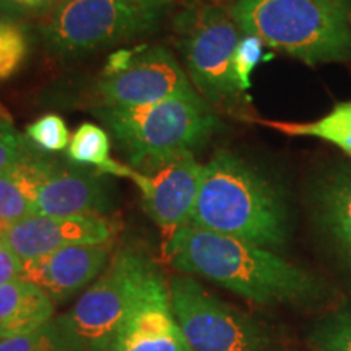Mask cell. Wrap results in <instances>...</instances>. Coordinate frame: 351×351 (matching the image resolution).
I'll return each instance as SVG.
<instances>
[{"instance_id":"9a60e30c","label":"cell","mask_w":351,"mask_h":351,"mask_svg":"<svg viewBox=\"0 0 351 351\" xmlns=\"http://www.w3.org/2000/svg\"><path fill=\"white\" fill-rule=\"evenodd\" d=\"M54 301L25 278L0 285V339L32 332L49 322Z\"/></svg>"},{"instance_id":"4316f807","label":"cell","mask_w":351,"mask_h":351,"mask_svg":"<svg viewBox=\"0 0 351 351\" xmlns=\"http://www.w3.org/2000/svg\"><path fill=\"white\" fill-rule=\"evenodd\" d=\"M26 12L28 10L15 5V3L8 2V0H0V26L21 21Z\"/></svg>"},{"instance_id":"7a4b0ae2","label":"cell","mask_w":351,"mask_h":351,"mask_svg":"<svg viewBox=\"0 0 351 351\" xmlns=\"http://www.w3.org/2000/svg\"><path fill=\"white\" fill-rule=\"evenodd\" d=\"M191 225L265 249L280 247L288 238V212L278 189L225 150L204 166Z\"/></svg>"},{"instance_id":"6da1fadb","label":"cell","mask_w":351,"mask_h":351,"mask_svg":"<svg viewBox=\"0 0 351 351\" xmlns=\"http://www.w3.org/2000/svg\"><path fill=\"white\" fill-rule=\"evenodd\" d=\"M174 269L199 275L258 304L309 300L319 285L270 249L187 225L166 239Z\"/></svg>"},{"instance_id":"8fae6325","label":"cell","mask_w":351,"mask_h":351,"mask_svg":"<svg viewBox=\"0 0 351 351\" xmlns=\"http://www.w3.org/2000/svg\"><path fill=\"white\" fill-rule=\"evenodd\" d=\"M119 226L109 217H32L7 225L3 243L21 262L78 244H111Z\"/></svg>"},{"instance_id":"603a6c76","label":"cell","mask_w":351,"mask_h":351,"mask_svg":"<svg viewBox=\"0 0 351 351\" xmlns=\"http://www.w3.org/2000/svg\"><path fill=\"white\" fill-rule=\"evenodd\" d=\"M263 44L261 39L251 34L241 36V41L232 56V75L238 83L239 90L245 91L251 88V75L254 69L263 59Z\"/></svg>"},{"instance_id":"cb8c5ba5","label":"cell","mask_w":351,"mask_h":351,"mask_svg":"<svg viewBox=\"0 0 351 351\" xmlns=\"http://www.w3.org/2000/svg\"><path fill=\"white\" fill-rule=\"evenodd\" d=\"M29 150L28 140L0 112V174L19 163Z\"/></svg>"},{"instance_id":"3957f363","label":"cell","mask_w":351,"mask_h":351,"mask_svg":"<svg viewBox=\"0 0 351 351\" xmlns=\"http://www.w3.org/2000/svg\"><path fill=\"white\" fill-rule=\"evenodd\" d=\"M244 34L307 65L351 60V20L343 0H236Z\"/></svg>"},{"instance_id":"83f0119b","label":"cell","mask_w":351,"mask_h":351,"mask_svg":"<svg viewBox=\"0 0 351 351\" xmlns=\"http://www.w3.org/2000/svg\"><path fill=\"white\" fill-rule=\"evenodd\" d=\"M8 2L15 3L25 10H43V8H47L51 3H54L56 0H8Z\"/></svg>"},{"instance_id":"7402d4cb","label":"cell","mask_w":351,"mask_h":351,"mask_svg":"<svg viewBox=\"0 0 351 351\" xmlns=\"http://www.w3.org/2000/svg\"><path fill=\"white\" fill-rule=\"evenodd\" d=\"M70 134L64 119L57 114H46L26 127V140L39 152L56 153L69 147Z\"/></svg>"},{"instance_id":"ba28073f","label":"cell","mask_w":351,"mask_h":351,"mask_svg":"<svg viewBox=\"0 0 351 351\" xmlns=\"http://www.w3.org/2000/svg\"><path fill=\"white\" fill-rule=\"evenodd\" d=\"M174 317L194 351H270L269 339L252 320L213 296L197 280H171Z\"/></svg>"},{"instance_id":"52a82bcc","label":"cell","mask_w":351,"mask_h":351,"mask_svg":"<svg viewBox=\"0 0 351 351\" xmlns=\"http://www.w3.org/2000/svg\"><path fill=\"white\" fill-rule=\"evenodd\" d=\"M174 29L194 85L213 103H232L241 93L232 75L241 29L231 8L218 3L189 5L176 16Z\"/></svg>"},{"instance_id":"44dd1931","label":"cell","mask_w":351,"mask_h":351,"mask_svg":"<svg viewBox=\"0 0 351 351\" xmlns=\"http://www.w3.org/2000/svg\"><path fill=\"white\" fill-rule=\"evenodd\" d=\"M29 54V29L16 21L0 26V83L20 72Z\"/></svg>"},{"instance_id":"d4e9b609","label":"cell","mask_w":351,"mask_h":351,"mask_svg":"<svg viewBox=\"0 0 351 351\" xmlns=\"http://www.w3.org/2000/svg\"><path fill=\"white\" fill-rule=\"evenodd\" d=\"M319 351H351V313L328 319L317 333Z\"/></svg>"},{"instance_id":"5b68a950","label":"cell","mask_w":351,"mask_h":351,"mask_svg":"<svg viewBox=\"0 0 351 351\" xmlns=\"http://www.w3.org/2000/svg\"><path fill=\"white\" fill-rule=\"evenodd\" d=\"M163 276L147 254L124 247L108 269L64 314L85 351H109L117 332L148 288Z\"/></svg>"},{"instance_id":"5bb4252c","label":"cell","mask_w":351,"mask_h":351,"mask_svg":"<svg viewBox=\"0 0 351 351\" xmlns=\"http://www.w3.org/2000/svg\"><path fill=\"white\" fill-rule=\"evenodd\" d=\"M111 257V244H78L23 262V278L47 293L52 301H65L103 274Z\"/></svg>"},{"instance_id":"7c38bea8","label":"cell","mask_w":351,"mask_h":351,"mask_svg":"<svg viewBox=\"0 0 351 351\" xmlns=\"http://www.w3.org/2000/svg\"><path fill=\"white\" fill-rule=\"evenodd\" d=\"M112 208L111 189L101 173L54 161L34 202V215L41 217H106Z\"/></svg>"},{"instance_id":"ac0fdd59","label":"cell","mask_w":351,"mask_h":351,"mask_svg":"<svg viewBox=\"0 0 351 351\" xmlns=\"http://www.w3.org/2000/svg\"><path fill=\"white\" fill-rule=\"evenodd\" d=\"M257 124L267 125L288 137L317 138L332 143L351 158V99L337 103L322 117L309 122H287L257 119Z\"/></svg>"},{"instance_id":"277c9868","label":"cell","mask_w":351,"mask_h":351,"mask_svg":"<svg viewBox=\"0 0 351 351\" xmlns=\"http://www.w3.org/2000/svg\"><path fill=\"white\" fill-rule=\"evenodd\" d=\"M96 116L140 173L192 152L219 129L218 117L199 95L174 96L142 106H101Z\"/></svg>"},{"instance_id":"30bf717a","label":"cell","mask_w":351,"mask_h":351,"mask_svg":"<svg viewBox=\"0 0 351 351\" xmlns=\"http://www.w3.org/2000/svg\"><path fill=\"white\" fill-rule=\"evenodd\" d=\"M103 174L135 182L142 192L145 212L163 230L166 239L179 228L191 225L204 176V165L195 160L192 152L182 153L148 173L111 160L104 166Z\"/></svg>"},{"instance_id":"d6986e66","label":"cell","mask_w":351,"mask_h":351,"mask_svg":"<svg viewBox=\"0 0 351 351\" xmlns=\"http://www.w3.org/2000/svg\"><path fill=\"white\" fill-rule=\"evenodd\" d=\"M0 351H85L64 315L32 332L0 339Z\"/></svg>"},{"instance_id":"4fadbf2b","label":"cell","mask_w":351,"mask_h":351,"mask_svg":"<svg viewBox=\"0 0 351 351\" xmlns=\"http://www.w3.org/2000/svg\"><path fill=\"white\" fill-rule=\"evenodd\" d=\"M109 351H194L174 317L163 276L134 307Z\"/></svg>"},{"instance_id":"484cf974","label":"cell","mask_w":351,"mask_h":351,"mask_svg":"<svg viewBox=\"0 0 351 351\" xmlns=\"http://www.w3.org/2000/svg\"><path fill=\"white\" fill-rule=\"evenodd\" d=\"M7 225L0 221V285H5L13 280L23 278V262L13 254L8 245L3 243V232Z\"/></svg>"},{"instance_id":"2e32d148","label":"cell","mask_w":351,"mask_h":351,"mask_svg":"<svg viewBox=\"0 0 351 351\" xmlns=\"http://www.w3.org/2000/svg\"><path fill=\"white\" fill-rule=\"evenodd\" d=\"M52 161L29 150L15 166L0 174V221L5 225L34 215V202Z\"/></svg>"},{"instance_id":"ffe728a7","label":"cell","mask_w":351,"mask_h":351,"mask_svg":"<svg viewBox=\"0 0 351 351\" xmlns=\"http://www.w3.org/2000/svg\"><path fill=\"white\" fill-rule=\"evenodd\" d=\"M109 152H111V138L108 132L91 122H85L78 127L67 147V155L73 163L93 166L96 171H101L111 161Z\"/></svg>"},{"instance_id":"9c48e42d","label":"cell","mask_w":351,"mask_h":351,"mask_svg":"<svg viewBox=\"0 0 351 351\" xmlns=\"http://www.w3.org/2000/svg\"><path fill=\"white\" fill-rule=\"evenodd\" d=\"M96 91L103 106L125 108L197 95L173 52L163 46L114 52Z\"/></svg>"},{"instance_id":"e0dca14e","label":"cell","mask_w":351,"mask_h":351,"mask_svg":"<svg viewBox=\"0 0 351 351\" xmlns=\"http://www.w3.org/2000/svg\"><path fill=\"white\" fill-rule=\"evenodd\" d=\"M314 195L324 230L351 262V166L319 179Z\"/></svg>"},{"instance_id":"8992f818","label":"cell","mask_w":351,"mask_h":351,"mask_svg":"<svg viewBox=\"0 0 351 351\" xmlns=\"http://www.w3.org/2000/svg\"><path fill=\"white\" fill-rule=\"evenodd\" d=\"M163 7L158 0H59L41 33L56 54H90L155 29Z\"/></svg>"},{"instance_id":"f1b7e54d","label":"cell","mask_w":351,"mask_h":351,"mask_svg":"<svg viewBox=\"0 0 351 351\" xmlns=\"http://www.w3.org/2000/svg\"><path fill=\"white\" fill-rule=\"evenodd\" d=\"M158 2H161V3H165V5H166V3H168V2H171V0H158Z\"/></svg>"}]
</instances>
